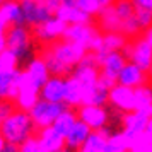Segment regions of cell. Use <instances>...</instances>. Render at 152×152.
Wrapping results in <instances>:
<instances>
[{"label": "cell", "instance_id": "obj_15", "mask_svg": "<svg viewBox=\"0 0 152 152\" xmlns=\"http://www.w3.org/2000/svg\"><path fill=\"white\" fill-rule=\"evenodd\" d=\"M38 140H39L41 147L46 152L58 151V149H62L63 145H65V138H63L53 126L43 128V130L39 132V135H38Z\"/></svg>", "mask_w": 152, "mask_h": 152}, {"label": "cell", "instance_id": "obj_28", "mask_svg": "<svg viewBox=\"0 0 152 152\" xmlns=\"http://www.w3.org/2000/svg\"><path fill=\"white\" fill-rule=\"evenodd\" d=\"M145 135H147V138H151V140H152V118L149 120V125H147V130H145Z\"/></svg>", "mask_w": 152, "mask_h": 152}, {"label": "cell", "instance_id": "obj_10", "mask_svg": "<svg viewBox=\"0 0 152 152\" xmlns=\"http://www.w3.org/2000/svg\"><path fill=\"white\" fill-rule=\"evenodd\" d=\"M151 118L152 116L142 111H132V113L120 115V130L128 137V140H133L145 133Z\"/></svg>", "mask_w": 152, "mask_h": 152}, {"label": "cell", "instance_id": "obj_23", "mask_svg": "<svg viewBox=\"0 0 152 152\" xmlns=\"http://www.w3.org/2000/svg\"><path fill=\"white\" fill-rule=\"evenodd\" d=\"M135 19L140 31L144 33L147 28L152 26V10H145V9H135Z\"/></svg>", "mask_w": 152, "mask_h": 152}, {"label": "cell", "instance_id": "obj_1", "mask_svg": "<svg viewBox=\"0 0 152 152\" xmlns=\"http://www.w3.org/2000/svg\"><path fill=\"white\" fill-rule=\"evenodd\" d=\"M43 45L34 31L24 26H7L5 31V55L9 56L10 69L24 75L38 62L43 60Z\"/></svg>", "mask_w": 152, "mask_h": 152}, {"label": "cell", "instance_id": "obj_8", "mask_svg": "<svg viewBox=\"0 0 152 152\" xmlns=\"http://www.w3.org/2000/svg\"><path fill=\"white\" fill-rule=\"evenodd\" d=\"M77 116L89 126L92 132L103 130L104 126L111 125L113 121V110L110 106H92V104H82L77 108Z\"/></svg>", "mask_w": 152, "mask_h": 152}, {"label": "cell", "instance_id": "obj_18", "mask_svg": "<svg viewBox=\"0 0 152 152\" xmlns=\"http://www.w3.org/2000/svg\"><path fill=\"white\" fill-rule=\"evenodd\" d=\"M106 152H130V140L121 130L113 132L106 140Z\"/></svg>", "mask_w": 152, "mask_h": 152}, {"label": "cell", "instance_id": "obj_4", "mask_svg": "<svg viewBox=\"0 0 152 152\" xmlns=\"http://www.w3.org/2000/svg\"><path fill=\"white\" fill-rule=\"evenodd\" d=\"M39 132V126L34 123L26 108H19L10 116L0 120V142L12 144L19 149H24L28 144L34 142Z\"/></svg>", "mask_w": 152, "mask_h": 152}, {"label": "cell", "instance_id": "obj_19", "mask_svg": "<svg viewBox=\"0 0 152 152\" xmlns=\"http://www.w3.org/2000/svg\"><path fill=\"white\" fill-rule=\"evenodd\" d=\"M106 140L108 137L103 132H92L87 142L79 149V152H106Z\"/></svg>", "mask_w": 152, "mask_h": 152}, {"label": "cell", "instance_id": "obj_22", "mask_svg": "<svg viewBox=\"0 0 152 152\" xmlns=\"http://www.w3.org/2000/svg\"><path fill=\"white\" fill-rule=\"evenodd\" d=\"M19 108H21V104L17 101V97H4V99H0V120L10 116Z\"/></svg>", "mask_w": 152, "mask_h": 152}, {"label": "cell", "instance_id": "obj_17", "mask_svg": "<svg viewBox=\"0 0 152 152\" xmlns=\"http://www.w3.org/2000/svg\"><path fill=\"white\" fill-rule=\"evenodd\" d=\"M128 45V38H125L121 33H104L103 34V51H123L125 46ZM97 53V51H96Z\"/></svg>", "mask_w": 152, "mask_h": 152}, {"label": "cell", "instance_id": "obj_12", "mask_svg": "<svg viewBox=\"0 0 152 152\" xmlns=\"http://www.w3.org/2000/svg\"><path fill=\"white\" fill-rule=\"evenodd\" d=\"M21 77L15 70L10 69V65L2 63L0 65V99L4 97H17Z\"/></svg>", "mask_w": 152, "mask_h": 152}, {"label": "cell", "instance_id": "obj_16", "mask_svg": "<svg viewBox=\"0 0 152 152\" xmlns=\"http://www.w3.org/2000/svg\"><path fill=\"white\" fill-rule=\"evenodd\" d=\"M135 111H142L152 116V84H145L135 89Z\"/></svg>", "mask_w": 152, "mask_h": 152}, {"label": "cell", "instance_id": "obj_21", "mask_svg": "<svg viewBox=\"0 0 152 152\" xmlns=\"http://www.w3.org/2000/svg\"><path fill=\"white\" fill-rule=\"evenodd\" d=\"M75 5L80 12H84L91 19H96L97 15L101 14V10H103L101 4L97 0H75Z\"/></svg>", "mask_w": 152, "mask_h": 152}, {"label": "cell", "instance_id": "obj_26", "mask_svg": "<svg viewBox=\"0 0 152 152\" xmlns=\"http://www.w3.org/2000/svg\"><path fill=\"white\" fill-rule=\"evenodd\" d=\"M43 2H45V4H46L51 10H53V12H56V10L60 9V5H62L63 0H43Z\"/></svg>", "mask_w": 152, "mask_h": 152}, {"label": "cell", "instance_id": "obj_7", "mask_svg": "<svg viewBox=\"0 0 152 152\" xmlns=\"http://www.w3.org/2000/svg\"><path fill=\"white\" fill-rule=\"evenodd\" d=\"M126 60L138 69H142L152 79V46L144 41L142 36L128 39V45L123 50Z\"/></svg>", "mask_w": 152, "mask_h": 152}, {"label": "cell", "instance_id": "obj_14", "mask_svg": "<svg viewBox=\"0 0 152 152\" xmlns=\"http://www.w3.org/2000/svg\"><path fill=\"white\" fill-rule=\"evenodd\" d=\"M91 133H92V130L84 123L82 120H79V116H77V121L74 123V126L69 130L67 137H65V145L70 147V149H74V151H79L87 142V138L91 137Z\"/></svg>", "mask_w": 152, "mask_h": 152}, {"label": "cell", "instance_id": "obj_20", "mask_svg": "<svg viewBox=\"0 0 152 152\" xmlns=\"http://www.w3.org/2000/svg\"><path fill=\"white\" fill-rule=\"evenodd\" d=\"M108 97H110V91L101 87L96 84L92 89L86 94L84 97V104H92V106H108Z\"/></svg>", "mask_w": 152, "mask_h": 152}, {"label": "cell", "instance_id": "obj_25", "mask_svg": "<svg viewBox=\"0 0 152 152\" xmlns=\"http://www.w3.org/2000/svg\"><path fill=\"white\" fill-rule=\"evenodd\" d=\"M135 9H145V10H152V0H132Z\"/></svg>", "mask_w": 152, "mask_h": 152}, {"label": "cell", "instance_id": "obj_13", "mask_svg": "<svg viewBox=\"0 0 152 152\" xmlns=\"http://www.w3.org/2000/svg\"><path fill=\"white\" fill-rule=\"evenodd\" d=\"M65 96H67V77L50 75L46 84L43 86L39 97L48 99L53 103H63L65 104Z\"/></svg>", "mask_w": 152, "mask_h": 152}, {"label": "cell", "instance_id": "obj_30", "mask_svg": "<svg viewBox=\"0 0 152 152\" xmlns=\"http://www.w3.org/2000/svg\"><path fill=\"white\" fill-rule=\"evenodd\" d=\"M53 152H79V151H74V149H70L67 145H63L62 149H58V151H53Z\"/></svg>", "mask_w": 152, "mask_h": 152}, {"label": "cell", "instance_id": "obj_24", "mask_svg": "<svg viewBox=\"0 0 152 152\" xmlns=\"http://www.w3.org/2000/svg\"><path fill=\"white\" fill-rule=\"evenodd\" d=\"M5 31H7V22L0 17V53L5 51Z\"/></svg>", "mask_w": 152, "mask_h": 152}, {"label": "cell", "instance_id": "obj_29", "mask_svg": "<svg viewBox=\"0 0 152 152\" xmlns=\"http://www.w3.org/2000/svg\"><path fill=\"white\" fill-rule=\"evenodd\" d=\"M99 4H101V7L103 9H106V7H110V5H113V2L115 0H97Z\"/></svg>", "mask_w": 152, "mask_h": 152}, {"label": "cell", "instance_id": "obj_6", "mask_svg": "<svg viewBox=\"0 0 152 152\" xmlns=\"http://www.w3.org/2000/svg\"><path fill=\"white\" fill-rule=\"evenodd\" d=\"M67 110H72V108H69L63 103H53V101L43 99V97H38L34 103L28 108L29 115L33 116L34 123L39 126V130L51 126Z\"/></svg>", "mask_w": 152, "mask_h": 152}, {"label": "cell", "instance_id": "obj_11", "mask_svg": "<svg viewBox=\"0 0 152 152\" xmlns=\"http://www.w3.org/2000/svg\"><path fill=\"white\" fill-rule=\"evenodd\" d=\"M118 84L125 86V87H130V89H137L140 86L152 84V79L142 69H138L137 65L126 62V65L123 67V70L118 75Z\"/></svg>", "mask_w": 152, "mask_h": 152}, {"label": "cell", "instance_id": "obj_31", "mask_svg": "<svg viewBox=\"0 0 152 152\" xmlns=\"http://www.w3.org/2000/svg\"><path fill=\"white\" fill-rule=\"evenodd\" d=\"M7 2H9V0H0V9L4 7V5H5V4H7Z\"/></svg>", "mask_w": 152, "mask_h": 152}, {"label": "cell", "instance_id": "obj_32", "mask_svg": "<svg viewBox=\"0 0 152 152\" xmlns=\"http://www.w3.org/2000/svg\"><path fill=\"white\" fill-rule=\"evenodd\" d=\"M2 63H4V60H2V58H0V65H2Z\"/></svg>", "mask_w": 152, "mask_h": 152}, {"label": "cell", "instance_id": "obj_27", "mask_svg": "<svg viewBox=\"0 0 152 152\" xmlns=\"http://www.w3.org/2000/svg\"><path fill=\"white\" fill-rule=\"evenodd\" d=\"M140 36L144 38V41L147 43V45H151V46H152V26L145 29V31H144V33H142Z\"/></svg>", "mask_w": 152, "mask_h": 152}, {"label": "cell", "instance_id": "obj_2", "mask_svg": "<svg viewBox=\"0 0 152 152\" xmlns=\"http://www.w3.org/2000/svg\"><path fill=\"white\" fill-rule=\"evenodd\" d=\"M0 17L7 26H24L36 31L58 17L43 0H9L0 9Z\"/></svg>", "mask_w": 152, "mask_h": 152}, {"label": "cell", "instance_id": "obj_5", "mask_svg": "<svg viewBox=\"0 0 152 152\" xmlns=\"http://www.w3.org/2000/svg\"><path fill=\"white\" fill-rule=\"evenodd\" d=\"M48 79H50V72L43 60L38 62L33 69L28 70L21 77V84H19V91H17V101L21 104V108L28 110L39 97V92H41L43 86L46 84Z\"/></svg>", "mask_w": 152, "mask_h": 152}, {"label": "cell", "instance_id": "obj_9", "mask_svg": "<svg viewBox=\"0 0 152 152\" xmlns=\"http://www.w3.org/2000/svg\"><path fill=\"white\" fill-rule=\"evenodd\" d=\"M108 106L118 115H125V113L135 111V89H130V87L116 84L110 91Z\"/></svg>", "mask_w": 152, "mask_h": 152}, {"label": "cell", "instance_id": "obj_3", "mask_svg": "<svg viewBox=\"0 0 152 152\" xmlns=\"http://www.w3.org/2000/svg\"><path fill=\"white\" fill-rule=\"evenodd\" d=\"M86 53H87L86 48L62 38V39L45 46L43 62L46 65L50 75L69 77Z\"/></svg>", "mask_w": 152, "mask_h": 152}]
</instances>
